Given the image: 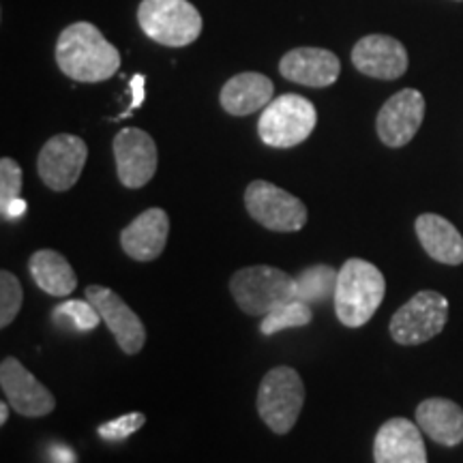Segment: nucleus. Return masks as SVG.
I'll use <instances>...</instances> for the list:
<instances>
[{
  "mask_svg": "<svg viewBox=\"0 0 463 463\" xmlns=\"http://www.w3.org/2000/svg\"><path fill=\"white\" fill-rule=\"evenodd\" d=\"M56 65L82 84L106 82L120 67V54L90 22H75L56 42Z\"/></svg>",
  "mask_w": 463,
  "mask_h": 463,
  "instance_id": "1",
  "label": "nucleus"
},
{
  "mask_svg": "<svg viewBox=\"0 0 463 463\" xmlns=\"http://www.w3.org/2000/svg\"><path fill=\"white\" fill-rule=\"evenodd\" d=\"M386 294V279L378 266L361 258L345 260L337 273L335 314L347 328L367 324Z\"/></svg>",
  "mask_w": 463,
  "mask_h": 463,
  "instance_id": "2",
  "label": "nucleus"
},
{
  "mask_svg": "<svg viewBox=\"0 0 463 463\" xmlns=\"http://www.w3.org/2000/svg\"><path fill=\"white\" fill-rule=\"evenodd\" d=\"M297 277L275 266H247L230 279V292L247 316H266L277 305L297 298Z\"/></svg>",
  "mask_w": 463,
  "mask_h": 463,
  "instance_id": "3",
  "label": "nucleus"
},
{
  "mask_svg": "<svg viewBox=\"0 0 463 463\" xmlns=\"http://www.w3.org/2000/svg\"><path fill=\"white\" fill-rule=\"evenodd\" d=\"M256 405L260 419L270 431L277 436L292 431L305 405V384L297 369L286 364L270 369L260 382Z\"/></svg>",
  "mask_w": 463,
  "mask_h": 463,
  "instance_id": "4",
  "label": "nucleus"
},
{
  "mask_svg": "<svg viewBox=\"0 0 463 463\" xmlns=\"http://www.w3.org/2000/svg\"><path fill=\"white\" fill-rule=\"evenodd\" d=\"M137 22L146 37L167 48H184L202 33V15L189 0H142Z\"/></svg>",
  "mask_w": 463,
  "mask_h": 463,
  "instance_id": "5",
  "label": "nucleus"
},
{
  "mask_svg": "<svg viewBox=\"0 0 463 463\" xmlns=\"http://www.w3.org/2000/svg\"><path fill=\"white\" fill-rule=\"evenodd\" d=\"M317 125L314 103L300 95H281L264 108L258 133L266 146L292 148L303 144Z\"/></svg>",
  "mask_w": 463,
  "mask_h": 463,
  "instance_id": "6",
  "label": "nucleus"
},
{
  "mask_svg": "<svg viewBox=\"0 0 463 463\" xmlns=\"http://www.w3.org/2000/svg\"><path fill=\"white\" fill-rule=\"evenodd\" d=\"M449 322V300L433 289L414 294L391 320V337L399 345H420L438 337Z\"/></svg>",
  "mask_w": 463,
  "mask_h": 463,
  "instance_id": "7",
  "label": "nucleus"
},
{
  "mask_svg": "<svg viewBox=\"0 0 463 463\" xmlns=\"http://www.w3.org/2000/svg\"><path fill=\"white\" fill-rule=\"evenodd\" d=\"M245 208L270 232H298L307 223V206L297 195L269 181H253L245 189Z\"/></svg>",
  "mask_w": 463,
  "mask_h": 463,
  "instance_id": "8",
  "label": "nucleus"
},
{
  "mask_svg": "<svg viewBox=\"0 0 463 463\" xmlns=\"http://www.w3.org/2000/svg\"><path fill=\"white\" fill-rule=\"evenodd\" d=\"M86 159H89V146L82 137L58 133L43 144L37 159V172L45 187L62 194L80 181Z\"/></svg>",
  "mask_w": 463,
  "mask_h": 463,
  "instance_id": "9",
  "label": "nucleus"
},
{
  "mask_svg": "<svg viewBox=\"0 0 463 463\" xmlns=\"http://www.w3.org/2000/svg\"><path fill=\"white\" fill-rule=\"evenodd\" d=\"M114 159L118 181L127 189H140L153 181L157 172V144L146 131L127 127L116 133L114 142Z\"/></svg>",
  "mask_w": 463,
  "mask_h": 463,
  "instance_id": "10",
  "label": "nucleus"
},
{
  "mask_svg": "<svg viewBox=\"0 0 463 463\" xmlns=\"http://www.w3.org/2000/svg\"><path fill=\"white\" fill-rule=\"evenodd\" d=\"M0 389L11 408L26 419H42L56 408V399L17 358L7 356L0 363Z\"/></svg>",
  "mask_w": 463,
  "mask_h": 463,
  "instance_id": "11",
  "label": "nucleus"
},
{
  "mask_svg": "<svg viewBox=\"0 0 463 463\" xmlns=\"http://www.w3.org/2000/svg\"><path fill=\"white\" fill-rule=\"evenodd\" d=\"M422 118H425V97L416 89H403L380 108L375 129L382 144L389 148H402L412 142Z\"/></svg>",
  "mask_w": 463,
  "mask_h": 463,
  "instance_id": "12",
  "label": "nucleus"
},
{
  "mask_svg": "<svg viewBox=\"0 0 463 463\" xmlns=\"http://www.w3.org/2000/svg\"><path fill=\"white\" fill-rule=\"evenodd\" d=\"M84 297L99 311L101 320L108 324L120 350L129 356L137 354L146 344V326L142 324L140 316L109 288L89 286Z\"/></svg>",
  "mask_w": 463,
  "mask_h": 463,
  "instance_id": "13",
  "label": "nucleus"
},
{
  "mask_svg": "<svg viewBox=\"0 0 463 463\" xmlns=\"http://www.w3.org/2000/svg\"><path fill=\"white\" fill-rule=\"evenodd\" d=\"M352 65L375 80H397L408 71V52L389 34H367L352 48Z\"/></svg>",
  "mask_w": 463,
  "mask_h": 463,
  "instance_id": "14",
  "label": "nucleus"
},
{
  "mask_svg": "<svg viewBox=\"0 0 463 463\" xmlns=\"http://www.w3.org/2000/svg\"><path fill=\"white\" fill-rule=\"evenodd\" d=\"M375 463H427L422 430L416 422L397 416L386 420L373 439Z\"/></svg>",
  "mask_w": 463,
  "mask_h": 463,
  "instance_id": "15",
  "label": "nucleus"
},
{
  "mask_svg": "<svg viewBox=\"0 0 463 463\" xmlns=\"http://www.w3.org/2000/svg\"><path fill=\"white\" fill-rule=\"evenodd\" d=\"M170 217L164 208H148L120 232V247L136 262H153L164 253Z\"/></svg>",
  "mask_w": 463,
  "mask_h": 463,
  "instance_id": "16",
  "label": "nucleus"
},
{
  "mask_svg": "<svg viewBox=\"0 0 463 463\" xmlns=\"http://www.w3.org/2000/svg\"><path fill=\"white\" fill-rule=\"evenodd\" d=\"M279 71L286 80L309 89H326L337 82L339 58L324 48H297L281 58Z\"/></svg>",
  "mask_w": 463,
  "mask_h": 463,
  "instance_id": "17",
  "label": "nucleus"
},
{
  "mask_svg": "<svg viewBox=\"0 0 463 463\" xmlns=\"http://www.w3.org/2000/svg\"><path fill=\"white\" fill-rule=\"evenodd\" d=\"M275 86L264 73L245 71L230 78L219 92V103L232 116H249L273 101Z\"/></svg>",
  "mask_w": 463,
  "mask_h": 463,
  "instance_id": "18",
  "label": "nucleus"
},
{
  "mask_svg": "<svg viewBox=\"0 0 463 463\" xmlns=\"http://www.w3.org/2000/svg\"><path fill=\"white\" fill-rule=\"evenodd\" d=\"M416 425L442 447H457L463 442V408L450 399H425L416 408Z\"/></svg>",
  "mask_w": 463,
  "mask_h": 463,
  "instance_id": "19",
  "label": "nucleus"
},
{
  "mask_svg": "<svg viewBox=\"0 0 463 463\" xmlns=\"http://www.w3.org/2000/svg\"><path fill=\"white\" fill-rule=\"evenodd\" d=\"M414 230L427 256L439 264H463V236L449 219L439 217L436 213H425L416 219Z\"/></svg>",
  "mask_w": 463,
  "mask_h": 463,
  "instance_id": "20",
  "label": "nucleus"
},
{
  "mask_svg": "<svg viewBox=\"0 0 463 463\" xmlns=\"http://www.w3.org/2000/svg\"><path fill=\"white\" fill-rule=\"evenodd\" d=\"M28 270H31L34 283L50 297H69L78 288V275L71 264L54 249L34 251L28 260Z\"/></svg>",
  "mask_w": 463,
  "mask_h": 463,
  "instance_id": "21",
  "label": "nucleus"
},
{
  "mask_svg": "<svg viewBox=\"0 0 463 463\" xmlns=\"http://www.w3.org/2000/svg\"><path fill=\"white\" fill-rule=\"evenodd\" d=\"M311 320H314L311 305L300 298H292L288 303H281L275 309H270L264 316L262 324H260V331L269 337V335L286 331V328H303L307 324H311Z\"/></svg>",
  "mask_w": 463,
  "mask_h": 463,
  "instance_id": "22",
  "label": "nucleus"
},
{
  "mask_svg": "<svg viewBox=\"0 0 463 463\" xmlns=\"http://www.w3.org/2000/svg\"><path fill=\"white\" fill-rule=\"evenodd\" d=\"M297 298L305 303H324L328 297H335L337 288V273L326 264L311 266L297 277Z\"/></svg>",
  "mask_w": 463,
  "mask_h": 463,
  "instance_id": "23",
  "label": "nucleus"
},
{
  "mask_svg": "<svg viewBox=\"0 0 463 463\" xmlns=\"http://www.w3.org/2000/svg\"><path fill=\"white\" fill-rule=\"evenodd\" d=\"M22 303H24V289L20 279L9 270H3L0 273V326L7 328L15 320Z\"/></svg>",
  "mask_w": 463,
  "mask_h": 463,
  "instance_id": "24",
  "label": "nucleus"
},
{
  "mask_svg": "<svg viewBox=\"0 0 463 463\" xmlns=\"http://www.w3.org/2000/svg\"><path fill=\"white\" fill-rule=\"evenodd\" d=\"M56 317H69L75 326L80 328V331H92V328H97V324H99L101 316L99 311L95 309V305L90 303L89 298L86 300H65L62 305H58L54 309Z\"/></svg>",
  "mask_w": 463,
  "mask_h": 463,
  "instance_id": "25",
  "label": "nucleus"
},
{
  "mask_svg": "<svg viewBox=\"0 0 463 463\" xmlns=\"http://www.w3.org/2000/svg\"><path fill=\"white\" fill-rule=\"evenodd\" d=\"M22 194V167L15 159H0V211H5L11 202Z\"/></svg>",
  "mask_w": 463,
  "mask_h": 463,
  "instance_id": "26",
  "label": "nucleus"
},
{
  "mask_svg": "<svg viewBox=\"0 0 463 463\" xmlns=\"http://www.w3.org/2000/svg\"><path fill=\"white\" fill-rule=\"evenodd\" d=\"M144 425H146V414L129 412V414L118 416V419L114 420L103 422V425L97 427V433H99V438L109 439V442H118V439L133 436V433L142 430Z\"/></svg>",
  "mask_w": 463,
  "mask_h": 463,
  "instance_id": "27",
  "label": "nucleus"
},
{
  "mask_svg": "<svg viewBox=\"0 0 463 463\" xmlns=\"http://www.w3.org/2000/svg\"><path fill=\"white\" fill-rule=\"evenodd\" d=\"M144 75L142 73H137V75H133L131 78V82H129V89H131V95H133V101H131V108H129V112H133V109H137L142 106V101H144V97H146V90H144ZM127 112V114H129Z\"/></svg>",
  "mask_w": 463,
  "mask_h": 463,
  "instance_id": "28",
  "label": "nucleus"
},
{
  "mask_svg": "<svg viewBox=\"0 0 463 463\" xmlns=\"http://www.w3.org/2000/svg\"><path fill=\"white\" fill-rule=\"evenodd\" d=\"M26 208H28L26 200L17 198V200L11 202V204H9L7 208H5V211H3V219H5V222H7V219L22 217V215H24V213H26Z\"/></svg>",
  "mask_w": 463,
  "mask_h": 463,
  "instance_id": "29",
  "label": "nucleus"
},
{
  "mask_svg": "<svg viewBox=\"0 0 463 463\" xmlns=\"http://www.w3.org/2000/svg\"><path fill=\"white\" fill-rule=\"evenodd\" d=\"M9 420V402L0 403V425H7Z\"/></svg>",
  "mask_w": 463,
  "mask_h": 463,
  "instance_id": "30",
  "label": "nucleus"
}]
</instances>
